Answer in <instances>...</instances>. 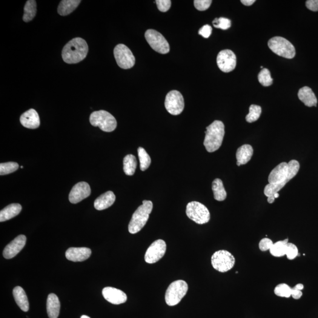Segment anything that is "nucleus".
<instances>
[{"instance_id": "obj_7", "label": "nucleus", "mask_w": 318, "mask_h": 318, "mask_svg": "<svg viewBox=\"0 0 318 318\" xmlns=\"http://www.w3.org/2000/svg\"><path fill=\"white\" fill-rule=\"evenodd\" d=\"M188 291V285L184 280H176L169 285L165 294L167 305L175 306L181 301Z\"/></svg>"}, {"instance_id": "obj_28", "label": "nucleus", "mask_w": 318, "mask_h": 318, "mask_svg": "<svg viewBox=\"0 0 318 318\" xmlns=\"http://www.w3.org/2000/svg\"><path fill=\"white\" fill-rule=\"evenodd\" d=\"M137 167L136 157L132 154H128L123 160V170L126 175L132 176L135 173Z\"/></svg>"}, {"instance_id": "obj_1", "label": "nucleus", "mask_w": 318, "mask_h": 318, "mask_svg": "<svg viewBox=\"0 0 318 318\" xmlns=\"http://www.w3.org/2000/svg\"><path fill=\"white\" fill-rule=\"evenodd\" d=\"M299 168V163L296 160H292L288 163H280L269 174V183L264 189L265 195L268 197L278 193L288 182L297 175Z\"/></svg>"}, {"instance_id": "obj_37", "label": "nucleus", "mask_w": 318, "mask_h": 318, "mask_svg": "<svg viewBox=\"0 0 318 318\" xmlns=\"http://www.w3.org/2000/svg\"><path fill=\"white\" fill-rule=\"evenodd\" d=\"M298 249L297 246L294 243H288L287 250H286V256L289 260H293L298 255Z\"/></svg>"}, {"instance_id": "obj_3", "label": "nucleus", "mask_w": 318, "mask_h": 318, "mask_svg": "<svg viewBox=\"0 0 318 318\" xmlns=\"http://www.w3.org/2000/svg\"><path fill=\"white\" fill-rule=\"evenodd\" d=\"M204 140L205 147L208 152H214L222 146L225 136V125L219 120H215L206 127Z\"/></svg>"}, {"instance_id": "obj_17", "label": "nucleus", "mask_w": 318, "mask_h": 318, "mask_svg": "<svg viewBox=\"0 0 318 318\" xmlns=\"http://www.w3.org/2000/svg\"><path fill=\"white\" fill-rule=\"evenodd\" d=\"M102 294L105 299L114 305H120L125 303L127 300V295L120 289L106 287L103 289Z\"/></svg>"}, {"instance_id": "obj_19", "label": "nucleus", "mask_w": 318, "mask_h": 318, "mask_svg": "<svg viewBox=\"0 0 318 318\" xmlns=\"http://www.w3.org/2000/svg\"><path fill=\"white\" fill-rule=\"evenodd\" d=\"M20 123L24 127L30 129H36L38 128L40 125V120L38 113L31 108V109L25 111L20 117Z\"/></svg>"}, {"instance_id": "obj_21", "label": "nucleus", "mask_w": 318, "mask_h": 318, "mask_svg": "<svg viewBox=\"0 0 318 318\" xmlns=\"http://www.w3.org/2000/svg\"><path fill=\"white\" fill-rule=\"evenodd\" d=\"M254 154L253 148L249 145H244L240 147L236 151V164L240 166L247 164L250 161Z\"/></svg>"}, {"instance_id": "obj_42", "label": "nucleus", "mask_w": 318, "mask_h": 318, "mask_svg": "<svg viewBox=\"0 0 318 318\" xmlns=\"http://www.w3.org/2000/svg\"><path fill=\"white\" fill-rule=\"evenodd\" d=\"M306 6L312 11H318V0H308L306 1Z\"/></svg>"}, {"instance_id": "obj_47", "label": "nucleus", "mask_w": 318, "mask_h": 318, "mask_svg": "<svg viewBox=\"0 0 318 318\" xmlns=\"http://www.w3.org/2000/svg\"><path fill=\"white\" fill-rule=\"evenodd\" d=\"M274 196L275 197V199H276V198H277V197H279V194L278 193H275Z\"/></svg>"}, {"instance_id": "obj_40", "label": "nucleus", "mask_w": 318, "mask_h": 318, "mask_svg": "<svg viewBox=\"0 0 318 318\" xmlns=\"http://www.w3.org/2000/svg\"><path fill=\"white\" fill-rule=\"evenodd\" d=\"M274 245L272 240L269 238H263L260 240L259 244L260 250L263 252L270 250L272 245Z\"/></svg>"}, {"instance_id": "obj_12", "label": "nucleus", "mask_w": 318, "mask_h": 318, "mask_svg": "<svg viewBox=\"0 0 318 318\" xmlns=\"http://www.w3.org/2000/svg\"><path fill=\"white\" fill-rule=\"evenodd\" d=\"M165 106L166 110L172 115L177 116L181 114L185 107L182 94L177 90L170 91L166 95Z\"/></svg>"}, {"instance_id": "obj_15", "label": "nucleus", "mask_w": 318, "mask_h": 318, "mask_svg": "<svg viewBox=\"0 0 318 318\" xmlns=\"http://www.w3.org/2000/svg\"><path fill=\"white\" fill-rule=\"evenodd\" d=\"M90 185L85 182H79L73 186L69 194V200L71 203L76 204L87 198L90 195Z\"/></svg>"}, {"instance_id": "obj_9", "label": "nucleus", "mask_w": 318, "mask_h": 318, "mask_svg": "<svg viewBox=\"0 0 318 318\" xmlns=\"http://www.w3.org/2000/svg\"><path fill=\"white\" fill-rule=\"evenodd\" d=\"M186 212L189 218L197 224H205L211 219V214L208 209L198 202L189 203L186 206Z\"/></svg>"}, {"instance_id": "obj_41", "label": "nucleus", "mask_w": 318, "mask_h": 318, "mask_svg": "<svg viewBox=\"0 0 318 318\" xmlns=\"http://www.w3.org/2000/svg\"><path fill=\"white\" fill-rule=\"evenodd\" d=\"M212 28L211 25H205L199 31V34L204 38L208 39L211 35Z\"/></svg>"}, {"instance_id": "obj_13", "label": "nucleus", "mask_w": 318, "mask_h": 318, "mask_svg": "<svg viewBox=\"0 0 318 318\" xmlns=\"http://www.w3.org/2000/svg\"><path fill=\"white\" fill-rule=\"evenodd\" d=\"M166 251V244L164 240L159 239L156 240L146 252L145 259L146 262L152 264L158 262L164 256Z\"/></svg>"}, {"instance_id": "obj_5", "label": "nucleus", "mask_w": 318, "mask_h": 318, "mask_svg": "<svg viewBox=\"0 0 318 318\" xmlns=\"http://www.w3.org/2000/svg\"><path fill=\"white\" fill-rule=\"evenodd\" d=\"M90 122L94 127H99L106 132H111L117 127L116 119L105 110L94 111L90 116Z\"/></svg>"}, {"instance_id": "obj_31", "label": "nucleus", "mask_w": 318, "mask_h": 318, "mask_svg": "<svg viewBox=\"0 0 318 318\" xmlns=\"http://www.w3.org/2000/svg\"><path fill=\"white\" fill-rule=\"evenodd\" d=\"M137 151H138V155L140 163V170L142 171H145L146 169H148L150 165V157L143 148H139Z\"/></svg>"}, {"instance_id": "obj_16", "label": "nucleus", "mask_w": 318, "mask_h": 318, "mask_svg": "<svg viewBox=\"0 0 318 318\" xmlns=\"http://www.w3.org/2000/svg\"><path fill=\"white\" fill-rule=\"evenodd\" d=\"M26 240V237L23 234H20L16 237L4 249L3 256L5 258L10 259L15 257L24 248Z\"/></svg>"}, {"instance_id": "obj_45", "label": "nucleus", "mask_w": 318, "mask_h": 318, "mask_svg": "<svg viewBox=\"0 0 318 318\" xmlns=\"http://www.w3.org/2000/svg\"><path fill=\"white\" fill-rule=\"evenodd\" d=\"M294 288L297 289V290L302 291L303 288H304V286L302 283H298V284L295 285Z\"/></svg>"}, {"instance_id": "obj_32", "label": "nucleus", "mask_w": 318, "mask_h": 318, "mask_svg": "<svg viewBox=\"0 0 318 318\" xmlns=\"http://www.w3.org/2000/svg\"><path fill=\"white\" fill-rule=\"evenodd\" d=\"M262 113V108L259 106L252 105L249 107V113L246 116V122L253 123L259 119Z\"/></svg>"}, {"instance_id": "obj_22", "label": "nucleus", "mask_w": 318, "mask_h": 318, "mask_svg": "<svg viewBox=\"0 0 318 318\" xmlns=\"http://www.w3.org/2000/svg\"><path fill=\"white\" fill-rule=\"evenodd\" d=\"M297 96L300 101L304 103L306 106L309 107L312 106L316 107L318 102L317 97L310 87L305 86L300 88Z\"/></svg>"}, {"instance_id": "obj_27", "label": "nucleus", "mask_w": 318, "mask_h": 318, "mask_svg": "<svg viewBox=\"0 0 318 318\" xmlns=\"http://www.w3.org/2000/svg\"><path fill=\"white\" fill-rule=\"evenodd\" d=\"M212 191H213L214 199L217 201H223L227 197L223 182L220 179H216L212 183Z\"/></svg>"}, {"instance_id": "obj_18", "label": "nucleus", "mask_w": 318, "mask_h": 318, "mask_svg": "<svg viewBox=\"0 0 318 318\" xmlns=\"http://www.w3.org/2000/svg\"><path fill=\"white\" fill-rule=\"evenodd\" d=\"M91 249L87 248H70L65 252V257L73 262H83L89 258Z\"/></svg>"}, {"instance_id": "obj_6", "label": "nucleus", "mask_w": 318, "mask_h": 318, "mask_svg": "<svg viewBox=\"0 0 318 318\" xmlns=\"http://www.w3.org/2000/svg\"><path fill=\"white\" fill-rule=\"evenodd\" d=\"M268 47L277 56L293 59L296 54L295 48L290 42L282 37H275L268 42Z\"/></svg>"}, {"instance_id": "obj_48", "label": "nucleus", "mask_w": 318, "mask_h": 318, "mask_svg": "<svg viewBox=\"0 0 318 318\" xmlns=\"http://www.w3.org/2000/svg\"><path fill=\"white\" fill-rule=\"evenodd\" d=\"M80 318H90L89 317L86 316V315H83Z\"/></svg>"}, {"instance_id": "obj_44", "label": "nucleus", "mask_w": 318, "mask_h": 318, "mask_svg": "<svg viewBox=\"0 0 318 318\" xmlns=\"http://www.w3.org/2000/svg\"><path fill=\"white\" fill-rule=\"evenodd\" d=\"M255 0H241L240 2L243 5H246V6H251L252 4H254V2H255Z\"/></svg>"}, {"instance_id": "obj_29", "label": "nucleus", "mask_w": 318, "mask_h": 318, "mask_svg": "<svg viewBox=\"0 0 318 318\" xmlns=\"http://www.w3.org/2000/svg\"><path fill=\"white\" fill-rule=\"evenodd\" d=\"M288 239L274 243L270 250V253L275 257H282L286 255L287 250Z\"/></svg>"}, {"instance_id": "obj_36", "label": "nucleus", "mask_w": 318, "mask_h": 318, "mask_svg": "<svg viewBox=\"0 0 318 318\" xmlns=\"http://www.w3.org/2000/svg\"><path fill=\"white\" fill-rule=\"evenodd\" d=\"M213 24L215 28L226 30L231 27V21L224 17H220V18L214 19L213 21Z\"/></svg>"}, {"instance_id": "obj_35", "label": "nucleus", "mask_w": 318, "mask_h": 318, "mask_svg": "<svg viewBox=\"0 0 318 318\" xmlns=\"http://www.w3.org/2000/svg\"><path fill=\"white\" fill-rule=\"evenodd\" d=\"M19 166L16 162H7L0 164V174L1 176L10 174L18 170Z\"/></svg>"}, {"instance_id": "obj_33", "label": "nucleus", "mask_w": 318, "mask_h": 318, "mask_svg": "<svg viewBox=\"0 0 318 318\" xmlns=\"http://www.w3.org/2000/svg\"><path fill=\"white\" fill-rule=\"evenodd\" d=\"M292 288L286 283H280L275 288L274 293L277 297H290L292 296Z\"/></svg>"}, {"instance_id": "obj_39", "label": "nucleus", "mask_w": 318, "mask_h": 318, "mask_svg": "<svg viewBox=\"0 0 318 318\" xmlns=\"http://www.w3.org/2000/svg\"><path fill=\"white\" fill-rule=\"evenodd\" d=\"M157 8L161 12H166L171 7V1L170 0H156Z\"/></svg>"}, {"instance_id": "obj_23", "label": "nucleus", "mask_w": 318, "mask_h": 318, "mask_svg": "<svg viewBox=\"0 0 318 318\" xmlns=\"http://www.w3.org/2000/svg\"><path fill=\"white\" fill-rule=\"evenodd\" d=\"M13 296L16 302L22 311L29 310V302L24 289L20 286H16L13 289Z\"/></svg>"}, {"instance_id": "obj_43", "label": "nucleus", "mask_w": 318, "mask_h": 318, "mask_svg": "<svg viewBox=\"0 0 318 318\" xmlns=\"http://www.w3.org/2000/svg\"><path fill=\"white\" fill-rule=\"evenodd\" d=\"M302 291L297 290V289H295L294 287L292 288L291 297H293L294 299H299L302 297Z\"/></svg>"}, {"instance_id": "obj_20", "label": "nucleus", "mask_w": 318, "mask_h": 318, "mask_svg": "<svg viewBox=\"0 0 318 318\" xmlns=\"http://www.w3.org/2000/svg\"><path fill=\"white\" fill-rule=\"evenodd\" d=\"M116 196L113 191H108L103 193L94 203V208L97 211H103L107 209L115 202Z\"/></svg>"}, {"instance_id": "obj_4", "label": "nucleus", "mask_w": 318, "mask_h": 318, "mask_svg": "<svg viewBox=\"0 0 318 318\" xmlns=\"http://www.w3.org/2000/svg\"><path fill=\"white\" fill-rule=\"evenodd\" d=\"M153 209V203L143 200V204L134 212L128 225V231L131 234L138 233L146 225Z\"/></svg>"}, {"instance_id": "obj_8", "label": "nucleus", "mask_w": 318, "mask_h": 318, "mask_svg": "<svg viewBox=\"0 0 318 318\" xmlns=\"http://www.w3.org/2000/svg\"><path fill=\"white\" fill-rule=\"evenodd\" d=\"M235 262V258L232 254L225 250L214 252L211 258L212 265L213 268L222 273L231 270Z\"/></svg>"}, {"instance_id": "obj_24", "label": "nucleus", "mask_w": 318, "mask_h": 318, "mask_svg": "<svg viewBox=\"0 0 318 318\" xmlns=\"http://www.w3.org/2000/svg\"><path fill=\"white\" fill-rule=\"evenodd\" d=\"M60 303L54 294L48 295L47 300V312L49 318H57L60 314Z\"/></svg>"}, {"instance_id": "obj_14", "label": "nucleus", "mask_w": 318, "mask_h": 318, "mask_svg": "<svg viewBox=\"0 0 318 318\" xmlns=\"http://www.w3.org/2000/svg\"><path fill=\"white\" fill-rule=\"evenodd\" d=\"M217 64L223 72H231L236 66L235 54L231 50H223L220 51L217 57Z\"/></svg>"}, {"instance_id": "obj_10", "label": "nucleus", "mask_w": 318, "mask_h": 318, "mask_svg": "<svg viewBox=\"0 0 318 318\" xmlns=\"http://www.w3.org/2000/svg\"><path fill=\"white\" fill-rule=\"evenodd\" d=\"M114 56L117 64L123 69H129L135 64V57L129 48L125 44L116 45L114 49Z\"/></svg>"}, {"instance_id": "obj_2", "label": "nucleus", "mask_w": 318, "mask_h": 318, "mask_svg": "<svg viewBox=\"0 0 318 318\" xmlns=\"http://www.w3.org/2000/svg\"><path fill=\"white\" fill-rule=\"evenodd\" d=\"M88 51L87 42L80 37H76L70 40L63 48L62 58L68 64H76L86 57Z\"/></svg>"}, {"instance_id": "obj_11", "label": "nucleus", "mask_w": 318, "mask_h": 318, "mask_svg": "<svg viewBox=\"0 0 318 318\" xmlns=\"http://www.w3.org/2000/svg\"><path fill=\"white\" fill-rule=\"evenodd\" d=\"M145 36L148 44L157 53L166 54L170 51V46L167 40L158 31L152 29L148 30L146 31Z\"/></svg>"}, {"instance_id": "obj_25", "label": "nucleus", "mask_w": 318, "mask_h": 318, "mask_svg": "<svg viewBox=\"0 0 318 318\" xmlns=\"http://www.w3.org/2000/svg\"><path fill=\"white\" fill-rule=\"evenodd\" d=\"M21 206L19 203H13L4 208L0 212V222H5L18 215L21 211Z\"/></svg>"}, {"instance_id": "obj_30", "label": "nucleus", "mask_w": 318, "mask_h": 318, "mask_svg": "<svg viewBox=\"0 0 318 318\" xmlns=\"http://www.w3.org/2000/svg\"><path fill=\"white\" fill-rule=\"evenodd\" d=\"M36 1L34 0H28L25 4L22 20L25 22L31 21L36 16Z\"/></svg>"}, {"instance_id": "obj_26", "label": "nucleus", "mask_w": 318, "mask_h": 318, "mask_svg": "<svg viewBox=\"0 0 318 318\" xmlns=\"http://www.w3.org/2000/svg\"><path fill=\"white\" fill-rule=\"evenodd\" d=\"M81 2L80 0H63L60 2L57 11L60 16H67L73 12Z\"/></svg>"}, {"instance_id": "obj_34", "label": "nucleus", "mask_w": 318, "mask_h": 318, "mask_svg": "<svg viewBox=\"0 0 318 318\" xmlns=\"http://www.w3.org/2000/svg\"><path fill=\"white\" fill-rule=\"evenodd\" d=\"M258 80L263 86L268 87L273 84L270 71L267 68H263L258 74Z\"/></svg>"}, {"instance_id": "obj_38", "label": "nucleus", "mask_w": 318, "mask_h": 318, "mask_svg": "<svg viewBox=\"0 0 318 318\" xmlns=\"http://www.w3.org/2000/svg\"><path fill=\"white\" fill-rule=\"evenodd\" d=\"M212 2L211 0H195L194 5L197 10L205 11L210 7Z\"/></svg>"}, {"instance_id": "obj_46", "label": "nucleus", "mask_w": 318, "mask_h": 318, "mask_svg": "<svg viewBox=\"0 0 318 318\" xmlns=\"http://www.w3.org/2000/svg\"><path fill=\"white\" fill-rule=\"evenodd\" d=\"M275 197L274 196H271L268 197V202L269 203H273L275 201Z\"/></svg>"}]
</instances>
